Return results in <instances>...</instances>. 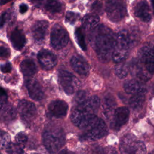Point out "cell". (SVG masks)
Returning a JSON list of instances; mask_svg holds the SVG:
<instances>
[{
    "label": "cell",
    "mask_w": 154,
    "mask_h": 154,
    "mask_svg": "<svg viewBox=\"0 0 154 154\" xmlns=\"http://www.w3.org/2000/svg\"><path fill=\"white\" fill-rule=\"evenodd\" d=\"M116 37L109 28L101 25L95 31L93 39V47L99 59L106 62L112 58L116 45Z\"/></svg>",
    "instance_id": "1"
},
{
    "label": "cell",
    "mask_w": 154,
    "mask_h": 154,
    "mask_svg": "<svg viewBox=\"0 0 154 154\" xmlns=\"http://www.w3.org/2000/svg\"><path fill=\"white\" fill-rule=\"evenodd\" d=\"M43 142L51 153L58 152L64 144L65 134L61 128L52 127L46 129L43 134Z\"/></svg>",
    "instance_id": "2"
},
{
    "label": "cell",
    "mask_w": 154,
    "mask_h": 154,
    "mask_svg": "<svg viewBox=\"0 0 154 154\" xmlns=\"http://www.w3.org/2000/svg\"><path fill=\"white\" fill-rule=\"evenodd\" d=\"M82 131L81 138L82 140L95 141L105 135L107 128L103 120L96 116Z\"/></svg>",
    "instance_id": "3"
},
{
    "label": "cell",
    "mask_w": 154,
    "mask_h": 154,
    "mask_svg": "<svg viewBox=\"0 0 154 154\" xmlns=\"http://www.w3.org/2000/svg\"><path fill=\"white\" fill-rule=\"evenodd\" d=\"M120 150L122 154H145L146 150L144 144L132 134H128L122 139Z\"/></svg>",
    "instance_id": "4"
},
{
    "label": "cell",
    "mask_w": 154,
    "mask_h": 154,
    "mask_svg": "<svg viewBox=\"0 0 154 154\" xmlns=\"http://www.w3.org/2000/svg\"><path fill=\"white\" fill-rule=\"evenodd\" d=\"M106 11L111 21L116 22L121 20L127 13L124 0H106Z\"/></svg>",
    "instance_id": "5"
},
{
    "label": "cell",
    "mask_w": 154,
    "mask_h": 154,
    "mask_svg": "<svg viewBox=\"0 0 154 154\" xmlns=\"http://www.w3.org/2000/svg\"><path fill=\"white\" fill-rule=\"evenodd\" d=\"M139 61L150 74L154 73V42L141 48L139 52Z\"/></svg>",
    "instance_id": "6"
},
{
    "label": "cell",
    "mask_w": 154,
    "mask_h": 154,
    "mask_svg": "<svg viewBox=\"0 0 154 154\" xmlns=\"http://www.w3.org/2000/svg\"><path fill=\"white\" fill-rule=\"evenodd\" d=\"M51 44L55 49L64 48L68 43L69 38L67 32L63 26L55 24L51 32Z\"/></svg>",
    "instance_id": "7"
},
{
    "label": "cell",
    "mask_w": 154,
    "mask_h": 154,
    "mask_svg": "<svg viewBox=\"0 0 154 154\" xmlns=\"http://www.w3.org/2000/svg\"><path fill=\"white\" fill-rule=\"evenodd\" d=\"M58 81L60 86L68 95L72 94L79 85V82L77 78L67 70L60 71Z\"/></svg>",
    "instance_id": "8"
},
{
    "label": "cell",
    "mask_w": 154,
    "mask_h": 154,
    "mask_svg": "<svg viewBox=\"0 0 154 154\" xmlns=\"http://www.w3.org/2000/svg\"><path fill=\"white\" fill-rule=\"evenodd\" d=\"M135 42V38L133 34L128 31L123 29L120 31L117 35L114 48L129 51V49L134 46Z\"/></svg>",
    "instance_id": "9"
},
{
    "label": "cell",
    "mask_w": 154,
    "mask_h": 154,
    "mask_svg": "<svg viewBox=\"0 0 154 154\" xmlns=\"http://www.w3.org/2000/svg\"><path fill=\"white\" fill-rule=\"evenodd\" d=\"M129 111L126 107H120L115 109L111 121V126L115 130H119L128 122Z\"/></svg>",
    "instance_id": "10"
},
{
    "label": "cell",
    "mask_w": 154,
    "mask_h": 154,
    "mask_svg": "<svg viewBox=\"0 0 154 154\" xmlns=\"http://www.w3.org/2000/svg\"><path fill=\"white\" fill-rule=\"evenodd\" d=\"M17 110L21 118L27 122L32 119L37 112L35 105L26 100H22L19 102Z\"/></svg>",
    "instance_id": "11"
},
{
    "label": "cell",
    "mask_w": 154,
    "mask_h": 154,
    "mask_svg": "<svg viewBox=\"0 0 154 154\" xmlns=\"http://www.w3.org/2000/svg\"><path fill=\"white\" fill-rule=\"evenodd\" d=\"M100 103L99 98L96 96H92L88 97L82 102L77 104L75 108L85 112L95 114L99 108Z\"/></svg>",
    "instance_id": "12"
},
{
    "label": "cell",
    "mask_w": 154,
    "mask_h": 154,
    "mask_svg": "<svg viewBox=\"0 0 154 154\" xmlns=\"http://www.w3.org/2000/svg\"><path fill=\"white\" fill-rule=\"evenodd\" d=\"M37 58L40 65L46 70L52 69L57 64L56 56L48 50H41L37 55Z\"/></svg>",
    "instance_id": "13"
},
{
    "label": "cell",
    "mask_w": 154,
    "mask_h": 154,
    "mask_svg": "<svg viewBox=\"0 0 154 154\" xmlns=\"http://www.w3.org/2000/svg\"><path fill=\"white\" fill-rule=\"evenodd\" d=\"M68 105L63 100H55L51 102L48 106V113L56 118L64 117L67 112Z\"/></svg>",
    "instance_id": "14"
},
{
    "label": "cell",
    "mask_w": 154,
    "mask_h": 154,
    "mask_svg": "<svg viewBox=\"0 0 154 154\" xmlns=\"http://www.w3.org/2000/svg\"><path fill=\"white\" fill-rule=\"evenodd\" d=\"M72 69L81 76H87L89 73L90 67L86 60L81 55H76L72 57L70 60Z\"/></svg>",
    "instance_id": "15"
},
{
    "label": "cell",
    "mask_w": 154,
    "mask_h": 154,
    "mask_svg": "<svg viewBox=\"0 0 154 154\" xmlns=\"http://www.w3.org/2000/svg\"><path fill=\"white\" fill-rule=\"evenodd\" d=\"M25 84L29 95L32 99L35 100H40L42 99L44 93L40 84L36 79L28 78L26 81Z\"/></svg>",
    "instance_id": "16"
},
{
    "label": "cell",
    "mask_w": 154,
    "mask_h": 154,
    "mask_svg": "<svg viewBox=\"0 0 154 154\" xmlns=\"http://www.w3.org/2000/svg\"><path fill=\"white\" fill-rule=\"evenodd\" d=\"M134 14L136 17L145 22H148L151 19L150 8L148 3L145 0L139 1L136 4L134 8Z\"/></svg>",
    "instance_id": "17"
},
{
    "label": "cell",
    "mask_w": 154,
    "mask_h": 154,
    "mask_svg": "<svg viewBox=\"0 0 154 154\" xmlns=\"http://www.w3.org/2000/svg\"><path fill=\"white\" fill-rule=\"evenodd\" d=\"M49 23L46 20L37 21L31 28V32L34 40L37 42L42 41L48 31Z\"/></svg>",
    "instance_id": "18"
},
{
    "label": "cell",
    "mask_w": 154,
    "mask_h": 154,
    "mask_svg": "<svg viewBox=\"0 0 154 154\" xmlns=\"http://www.w3.org/2000/svg\"><path fill=\"white\" fill-rule=\"evenodd\" d=\"M10 40L13 48L16 50L22 49L26 43V38L24 34L17 28L11 32Z\"/></svg>",
    "instance_id": "19"
},
{
    "label": "cell",
    "mask_w": 154,
    "mask_h": 154,
    "mask_svg": "<svg viewBox=\"0 0 154 154\" xmlns=\"http://www.w3.org/2000/svg\"><path fill=\"white\" fill-rule=\"evenodd\" d=\"M124 89L127 93L132 95L139 93H146L144 86L135 79L129 80L125 82L124 84Z\"/></svg>",
    "instance_id": "20"
},
{
    "label": "cell",
    "mask_w": 154,
    "mask_h": 154,
    "mask_svg": "<svg viewBox=\"0 0 154 154\" xmlns=\"http://www.w3.org/2000/svg\"><path fill=\"white\" fill-rule=\"evenodd\" d=\"M116 102L111 95H108L105 97L102 104L103 113L106 119L111 117L115 111Z\"/></svg>",
    "instance_id": "21"
},
{
    "label": "cell",
    "mask_w": 154,
    "mask_h": 154,
    "mask_svg": "<svg viewBox=\"0 0 154 154\" xmlns=\"http://www.w3.org/2000/svg\"><path fill=\"white\" fill-rule=\"evenodd\" d=\"M21 72L25 76L31 77L37 72V66L34 61L31 59H25L20 65Z\"/></svg>",
    "instance_id": "22"
},
{
    "label": "cell",
    "mask_w": 154,
    "mask_h": 154,
    "mask_svg": "<svg viewBox=\"0 0 154 154\" xmlns=\"http://www.w3.org/2000/svg\"><path fill=\"white\" fill-rule=\"evenodd\" d=\"M16 111L14 108L10 105H8L2 108L0 111V122L8 123L15 119Z\"/></svg>",
    "instance_id": "23"
},
{
    "label": "cell",
    "mask_w": 154,
    "mask_h": 154,
    "mask_svg": "<svg viewBox=\"0 0 154 154\" xmlns=\"http://www.w3.org/2000/svg\"><path fill=\"white\" fill-rule=\"evenodd\" d=\"M99 22V17L96 14H86L82 19V26L86 29H92L96 28Z\"/></svg>",
    "instance_id": "24"
},
{
    "label": "cell",
    "mask_w": 154,
    "mask_h": 154,
    "mask_svg": "<svg viewBox=\"0 0 154 154\" xmlns=\"http://www.w3.org/2000/svg\"><path fill=\"white\" fill-rule=\"evenodd\" d=\"M145 101V93H139L135 94L130 98L129 99V105L131 108L134 110L139 109L141 108Z\"/></svg>",
    "instance_id": "25"
},
{
    "label": "cell",
    "mask_w": 154,
    "mask_h": 154,
    "mask_svg": "<svg viewBox=\"0 0 154 154\" xmlns=\"http://www.w3.org/2000/svg\"><path fill=\"white\" fill-rule=\"evenodd\" d=\"M45 7L47 11L52 13H57L61 11L62 4L58 0H47Z\"/></svg>",
    "instance_id": "26"
},
{
    "label": "cell",
    "mask_w": 154,
    "mask_h": 154,
    "mask_svg": "<svg viewBox=\"0 0 154 154\" xmlns=\"http://www.w3.org/2000/svg\"><path fill=\"white\" fill-rule=\"evenodd\" d=\"M129 70V66L125 63H123V61L119 63V64L115 67L116 74L119 78L121 79L124 78L127 76Z\"/></svg>",
    "instance_id": "27"
},
{
    "label": "cell",
    "mask_w": 154,
    "mask_h": 154,
    "mask_svg": "<svg viewBox=\"0 0 154 154\" xmlns=\"http://www.w3.org/2000/svg\"><path fill=\"white\" fill-rule=\"evenodd\" d=\"M75 37L79 46L83 51H85L87 50V46L85 42V37L81 28H77L76 29L75 31Z\"/></svg>",
    "instance_id": "28"
},
{
    "label": "cell",
    "mask_w": 154,
    "mask_h": 154,
    "mask_svg": "<svg viewBox=\"0 0 154 154\" xmlns=\"http://www.w3.org/2000/svg\"><path fill=\"white\" fill-rule=\"evenodd\" d=\"M10 143V137L5 131L0 129V149L7 148Z\"/></svg>",
    "instance_id": "29"
},
{
    "label": "cell",
    "mask_w": 154,
    "mask_h": 154,
    "mask_svg": "<svg viewBox=\"0 0 154 154\" xmlns=\"http://www.w3.org/2000/svg\"><path fill=\"white\" fill-rule=\"evenodd\" d=\"M7 152L8 154H22L23 148L17 143H10L7 146Z\"/></svg>",
    "instance_id": "30"
},
{
    "label": "cell",
    "mask_w": 154,
    "mask_h": 154,
    "mask_svg": "<svg viewBox=\"0 0 154 154\" xmlns=\"http://www.w3.org/2000/svg\"><path fill=\"white\" fill-rule=\"evenodd\" d=\"M16 143L20 147L23 148L27 142V136L23 132H19L17 134L15 138Z\"/></svg>",
    "instance_id": "31"
},
{
    "label": "cell",
    "mask_w": 154,
    "mask_h": 154,
    "mask_svg": "<svg viewBox=\"0 0 154 154\" xmlns=\"http://www.w3.org/2000/svg\"><path fill=\"white\" fill-rule=\"evenodd\" d=\"M79 17V15L77 13H75L74 12L69 11L66 13V17H65V20L66 22L73 24L74 23Z\"/></svg>",
    "instance_id": "32"
},
{
    "label": "cell",
    "mask_w": 154,
    "mask_h": 154,
    "mask_svg": "<svg viewBox=\"0 0 154 154\" xmlns=\"http://www.w3.org/2000/svg\"><path fill=\"white\" fill-rule=\"evenodd\" d=\"M88 97L87 93L85 91H79L76 94L75 97V100L76 104H79L83 101H84Z\"/></svg>",
    "instance_id": "33"
},
{
    "label": "cell",
    "mask_w": 154,
    "mask_h": 154,
    "mask_svg": "<svg viewBox=\"0 0 154 154\" xmlns=\"http://www.w3.org/2000/svg\"><path fill=\"white\" fill-rule=\"evenodd\" d=\"M7 99V95L5 90L0 87V111L3 107V105L5 103Z\"/></svg>",
    "instance_id": "34"
},
{
    "label": "cell",
    "mask_w": 154,
    "mask_h": 154,
    "mask_svg": "<svg viewBox=\"0 0 154 154\" xmlns=\"http://www.w3.org/2000/svg\"><path fill=\"white\" fill-rule=\"evenodd\" d=\"M10 55V51L8 48L0 46V57L7 58Z\"/></svg>",
    "instance_id": "35"
},
{
    "label": "cell",
    "mask_w": 154,
    "mask_h": 154,
    "mask_svg": "<svg viewBox=\"0 0 154 154\" xmlns=\"http://www.w3.org/2000/svg\"><path fill=\"white\" fill-rule=\"evenodd\" d=\"M12 69L11 65L10 63H6L5 64H2L0 66V69L1 70L5 73H9L10 72H11Z\"/></svg>",
    "instance_id": "36"
},
{
    "label": "cell",
    "mask_w": 154,
    "mask_h": 154,
    "mask_svg": "<svg viewBox=\"0 0 154 154\" xmlns=\"http://www.w3.org/2000/svg\"><path fill=\"white\" fill-rule=\"evenodd\" d=\"M92 9L99 13H100L102 12V3H100L99 1H96L94 2L93 5H92Z\"/></svg>",
    "instance_id": "37"
},
{
    "label": "cell",
    "mask_w": 154,
    "mask_h": 154,
    "mask_svg": "<svg viewBox=\"0 0 154 154\" xmlns=\"http://www.w3.org/2000/svg\"><path fill=\"white\" fill-rule=\"evenodd\" d=\"M8 16V13L7 12H4L1 14L0 16V28L3 26L4 25Z\"/></svg>",
    "instance_id": "38"
},
{
    "label": "cell",
    "mask_w": 154,
    "mask_h": 154,
    "mask_svg": "<svg viewBox=\"0 0 154 154\" xmlns=\"http://www.w3.org/2000/svg\"><path fill=\"white\" fill-rule=\"evenodd\" d=\"M103 154H117V153L114 148L108 147L103 149Z\"/></svg>",
    "instance_id": "39"
},
{
    "label": "cell",
    "mask_w": 154,
    "mask_h": 154,
    "mask_svg": "<svg viewBox=\"0 0 154 154\" xmlns=\"http://www.w3.org/2000/svg\"><path fill=\"white\" fill-rule=\"evenodd\" d=\"M28 7L25 4H21L19 6V11L20 13H25L27 11Z\"/></svg>",
    "instance_id": "40"
},
{
    "label": "cell",
    "mask_w": 154,
    "mask_h": 154,
    "mask_svg": "<svg viewBox=\"0 0 154 154\" xmlns=\"http://www.w3.org/2000/svg\"><path fill=\"white\" fill-rule=\"evenodd\" d=\"M93 154H103V149L102 147H97L93 151Z\"/></svg>",
    "instance_id": "41"
},
{
    "label": "cell",
    "mask_w": 154,
    "mask_h": 154,
    "mask_svg": "<svg viewBox=\"0 0 154 154\" xmlns=\"http://www.w3.org/2000/svg\"><path fill=\"white\" fill-rule=\"evenodd\" d=\"M59 154H75V153L67 150H63L59 153Z\"/></svg>",
    "instance_id": "42"
},
{
    "label": "cell",
    "mask_w": 154,
    "mask_h": 154,
    "mask_svg": "<svg viewBox=\"0 0 154 154\" xmlns=\"http://www.w3.org/2000/svg\"><path fill=\"white\" fill-rule=\"evenodd\" d=\"M11 1H12V0H1L0 1V5H3L5 4L6 3H7V2H8Z\"/></svg>",
    "instance_id": "43"
},
{
    "label": "cell",
    "mask_w": 154,
    "mask_h": 154,
    "mask_svg": "<svg viewBox=\"0 0 154 154\" xmlns=\"http://www.w3.org/2000/svg\"><path fill=\"white\" fill-rule=\"evenodd\" d=\"M151 2H152V5L153 8V11H154V0H151Z\"/></svg>",
    "instance_id": "44"
},
{
    "label": "cell",
    "mask_w": 154,
    "mask_h": 154,
    "mask_svg": "<svg viewBox=\"0 0 154 154\" xmlns=\"http://www.w3.org/2000/svg\"><path fill=\"white\" fill-rule=\"evenodd\" d=\"M150 154H154V150H153L152 152V153H151Z\"/></svg>",
    "instance_id": "45"
},
{
    "label": "cell",
    "mask_w": 154,
    "mask_h": 154,
    "mask_svg": "<svg viewBox=\"0 0 154 154\" xmlns=\"http://www.w3.org/2000/svg\"><path fill=\"white\" fill-rule=\"evenodd\" d=\"M34 154H35V153H34Z\"/></svg>",
    "instance_id": "46"
}]
</instances>
